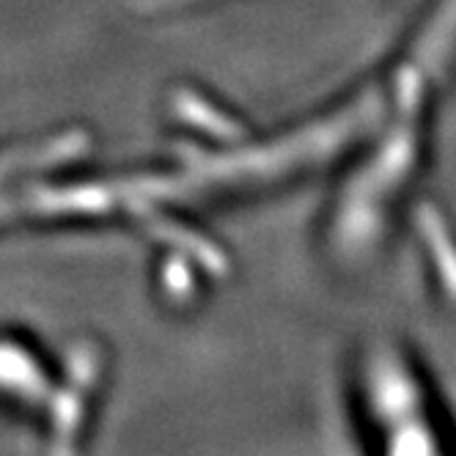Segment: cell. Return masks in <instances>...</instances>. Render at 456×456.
I'll use <instances>...</instances> for the list:
<instances>
[{
    "mask_svg": "<svg viewBox=\"0 0 456 456\" xmlns=\"http://www.w3.org/2000/svg\"><path fill=\"white\" fill-rule=\"evenodd\" d=\"M47 377L30 349L0 341V396L14 402H42L47 396Z\"/></svg>",
    "mask_w": 456,
    "mask_h": 456,
    "instance_id": "obj_2",
    "label": "cell"
},
{
    "mask_svg": "<svg viewBox=\"0 0 456 456\" xmlns=\"http://www.w3.org/2000/svg\"><path fill=\"white\" fill-rule=\"evenodd\" d=\"M363 407L371 429L399 451V437H410V451H443V429L418 369L394 346H377L363 361Z\"/></svg>",
    "mask_w": 456,
    "mask_h": 456,
    "instance_id": "obj_1",
    "label": "cell"
}]
</instances>
